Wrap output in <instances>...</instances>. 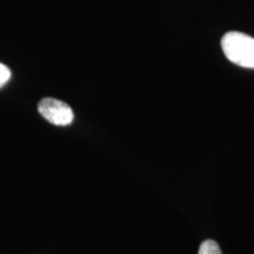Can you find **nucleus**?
Returning a JSON list of instances; mask_svg holds the SVG:
<instances>
[{"mask_svg":"<svg viewBox=\"0 0 254 254\" xmlns=\"http://www.w3.org/2000/svg\"><path fill=\"white\" fill-rule=\"evenodd\" d=\"M221 49L231 63L254 68V38L241 32H228L222 37Z\"/></svg>","mask_w":254,"mask_h":254,"instance_id":"nucleus-1","label":"nucleus"},{"mask_svg":"<svg viewBox=\"0 0 254 254\" xmlns=\"http://www.w3.org/2000/svg\"><path fill=\"white\" fill-rule=\"evenodd\" d=\"M38 111L44 119L56 126H67L74 119V113L67 104L55 98H44L38 104Z\"/></svg>","mask_w":254,"mask_h":254,"instance_id":"nucleus-2","label":"nucleus"},{"mask_svg":"<svg viewBox=\"0 0 254 254\" xmlns=\"http://www.w3.org/2000/svg\"><path fill=\"white\" fill-rule=\"evenodd\" d=\"M199 254H221V251L214 240H205L200 245Z\"/></svg>","mask_w":254,"mask_h":254,"instance_id":"nucleus-3","label":"nucleus"},{"mask_svg":"<svg viewBox=\"0 0 254 254\" xmlns=\"http://www.w3.org/2000/svg\"><path fill=\"white\" fill-rule=\"evenodd\" d=\"M9 79H11V71L7 66L0 63V88L4 86Z\"/></svg>","mask_w":254,"mask_h":254,"instance_id":"nucleus-4","label":"nucleus"}]
</instances>
